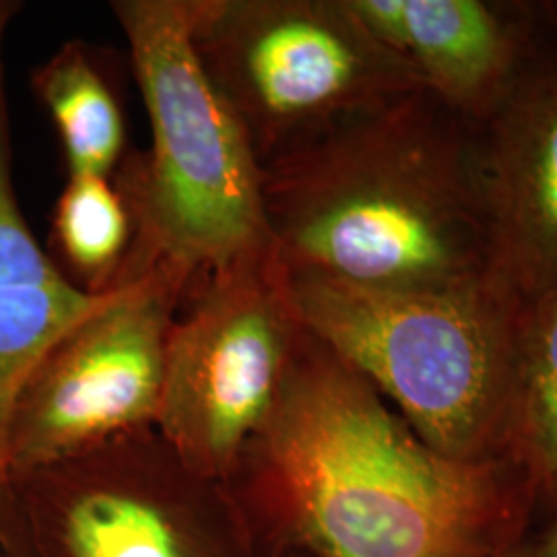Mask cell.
Listing matches in <instances>:
<instances>
[{
    "mask_svg": "<svg viewBox=\"0 0 557 557\" xmlns=\"http://www.w3.org/2000/svg\"><path fill=\"white\" fill-rule=\"evenodd\" d=\"M225 485L262 557H492L537 506L506 458L428 446L306 326Z\"/></svg>",
    "mask_w": 557,
    "mask_h": 557,
    "instance_id": "obj_1",
    "label": "cell"
},
{
    "mask_svg": "<svg viewBox=\"0 0 557 557\" xmlns=\"http://www.w3.org/2000/svg\"><path fill=\"white\" fill-rule=\"evenodd\" d=\"M260 197L292 275L388 292L490 275L478 126L425 89L262 161Z\"/></svg>",
    "mask_w": 557,
    "mask_h": 557,
    "instance_id": "obj_2",
    "label": "cell"
},
{
    "mask_svg": "<svg viewBox=\"0 0 557 557\" xmlns=\"http://www.w3.org/2000/svg\"><path fill=\"white\" fill-rule=\"evenodd\" d=\"M289 278L301 324L428 446L460 460L504 458L527 301L492 275L432 292Z\"/></svg>",
    "mask_w": 557,
    "mask_h": 557,
    "instance_id": "obj_3",
    "label": "cell"
},
{
    "mask_svg": "<svg viewBox=\"0 0 557 557\" xmlns=\"http://www.w3.org/2000/svg\"><path fill=\"white\" fill-rule=\"evenodd\" d=\"M131 50L151 147L114 174L135 223L131 257L193 285L223 262L271 244L260 163L239 120L200 66L190 0H114Z\"/></svg>",
    "mask_w": 557,
    "mask_h": 557,
    "instance_id": "obj_4",
    "label": "cell"
},
{
    "mask_svg": "<svg viewBox=\"0 0 557 557\" xmlns=\"http://www.w3.org/2000/svg\"><path fill=\"white\" fill-rule=\"evenodd\" d=\"M190 27L259 163L423 89L349 0H190Z\"/></svg>",
    "mask_w": 557,
    "mask_h": 557,
    "instance_id": "obj_5",
    "label": "cell"
},
{
    "mask_svg": "<svg viewBox=\"0 0 557 557\" xmlns=\"http://www.w3.org/2000/svg\"><path fill=\"white\" fill-rule=\"evenodd\" d=\"M301 331L273 242L188 287L168 335L156 430L190 469L227 483L277 400Z\"/></svg>",
    "mask_w": 557,
    "mask_h": 557,
    "instance_id": "obj_6",
    "label": "cell"
},
{
    "mask_svg": "<svg viewBox=\"0 0 557 557\" xmlns=\"http://www.w3.org/2000/svg\"><path fill=\"white\" fill-rule=\"evenodd\" d=\"M29 557H262L225 483L140 430L13 481Z\"/></svg>",
    "mask_w": 557,
    "mask_h": 557,
    "instance_id": "obj_7",
    "label": "cell"
},
{
    "mask_svg": "<svg viewBox=\"0 0 557 557\" xmlns=\"http://www.w3.org/2000/svg\"><path fill=\"white\" fill-rule=\"evenodd\" d=\"M190 283L160 264L73 324L23 382L7 425L11 483L156 428L165 345Z\"/></svg>",
    "mask_w": 557,
    "mask_h": 557,
    "instance_id": "obj_8",
    "label": "cell"
},
{
    "mask_svg": "<svg viewBox=\"0 0 557 557\" xmlns=\"http://www.w3.org/2000/svg\"><path fill=\"white\" fill-rule=\"evenodd\" d=\"M478 131L490 275L527 304L557 294V52L531 54Z\"/></svg>",
    "mask_w": 557,
    "mask_h": 557,
    "instance_id": "obj_9",
    "label": "cell"
},
{
    "mask_svg": "<svg viewBox=\"0 0 557 557\" xmlns=\"http://www.w3.org/2000/svg\"><path fill=\"white\" fill-rule=\"evenodd\" d=\"M21 11L20 0H0V552L9 557H29L4 465L13 403L41 356L120 289L103 296L83 292L44 252L21 211L7 87V36Z\"/></svg>",
    "mask_w": 557,
    "mask_h": 557,
    "instance_id": "obj_10",
    "label": "cell"
},
{
    "mask_svg": "<svg viewBox=\"0 0 557 557\" xmlns=\"http://www.w3.org/2000/svg\"><path fill=\"white\" fill-rule=\"evenodd\" d=\"M421 87L471 124L490 119L531 59V4L487 0H349Z\"/></svg>",
    "mask_w": 557,
    "mask_h": 557,
    "instance_id": "obj_11",
    "label": "cell"
},
{
    "mask_svg": "<svg viewBox=\"0 0 557 557\" xmlns=\"http://www.w3.org/2000/svg\"><path fill=\"white\" fill-rule=\"evenodd\" d=\"M32 89L59 133L69 176L112 178L126 158V124L96 48L64 41L34 71Z\"/></svg>",
    "mask_w": 557,
    "mask_h": 557,
    "instance_id": "obj_12",
    "label": "cell"
},
{
    "mask_svg": "<svg viewBox=\"0 0 557 557\" xmlns=\"http://www.w3.org/2000/svg\"><path fill=\"white\" fill-rule=\"evenodd\" d=\"M504 458L557 512V294L527 304Z\"/></svg>",
    "mask_w": 557,
    "mask_h": 557,
    "instance_id": "obj_13",
    "label": "cell"
},
{
    "mask_svg": "<svg viewBox=\"0 0 557 557\" xmlns=\"http://www.w3.org/2000/svg\"><path fill=\"white\" fill-rule=\"evenodd\" d=\"M52 244L60 271L94 296L110 294L149 273L128 267L135 223L114 176H66L54 207Z\"/></svg>",
    "mask_w": 557,
    "mask_h": 557,
    "instance_id": "obj_14",
    "label": "cell"
},
{
    "mask_svg": "<svg viewBox=\"0 0 557 557\" xmlns=\"http://www.w3.org/2000/svg\"><path fill=\"white\" fill-rule=\"evenodd\" d=\"M531 13L537 25L554 32L557 36V0H543V2H529Z\"/></svg>",
    "mask_w": 557,
    "mask_h": 557,
    "instance_id": "obj_15",
    "label": "cell"
},
{
    "mask_svg": "<svg viewBox=\"0 0 557 557\" xmlns=\"http://www.w3.org/2000/svg\"><path fill=\"white\" fill-rule=\"evenodd\" d=\"M492 557H539V541H518L512 547L502 549L496 556Z\"/></svg>",
    "mask_w": 557,
    "mask_h": 557,
    "instance_id": "obj_16",
    "label": "cell"
},
{
    "mask_svg": "<svg viewBox=\"0 0 557 557\" xmlns=\"http://www.w3.org/2000/svg\"><path fill=\"white\" fill-rule=\"evenodd\" d=\"M539 557H557V512L554 524L545 533V537L539 541Z\"/></svg>",
    "mask_w": 557,
    "mask_h": 557,
    "instance_id": "obj_17",
    "label": "cell"
},
{
    "mask_svg": "<svg viewBox=\"0 0 557 557\" xmlns=\"http://www.w3.org/2000/svg\"><path fill=\"white\" fill-rule=\"evenodd\" d=\"M0 557H9V556H7V554H4V552H0Z\"/></svg>",
    "mask_w": 557,
    "mask_h": 557,
    "instance_id": "obj_18",
    "label": "cell"
},
{
    "mask_svg": "<svg viewBox=\"0 0 557 557\" xmlns=\"http://www.w3.org/2000/svg\"><path fill=\"white\" fill-rule=\"evenodd\" d=\"M283 557H301V556H283Z\"/></svg>",
    "mask_w": 557,
    "mask_h": 557,
    "instance_id": "obj_19",
    "label": "cell"
}]
</instances>
